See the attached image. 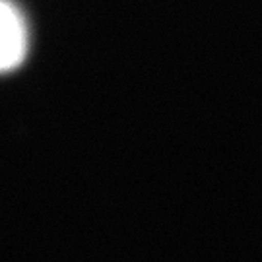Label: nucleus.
Masks as SVG:
<instances>
[{
    "label": "nucleus",
    "mask_w": 262,
    "mask_h": 262,
    "mask_svg": "<svg viewBox=\"0 0 262 262\" xmlns=\"http://www.w3.org/2000/svg\"><path fill=\"white\" fill-rule=\"evenodd\" d=\"M29 28L12 0H0V74L16 70L28 56Z\"/></svg>",
    "instance_id": "nucleus-1"
}]
</instances>
